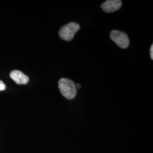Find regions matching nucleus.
<instances>
[{"label": "nucleus", "instance_id": "f257e3e1", "mask_svg": "<svg viewBox=\"0 0 153 153\" xmlns=\"http://www.w3.org/2000/svg\"><path fill=\"white\" fill-rule=\"evenodd\" d=\"M59 88L61 94L68 99H73L76 96V84L70 79L65 78L60 79L59 81Z\"/></svg>", "mask_w": 153, "mask_h": 153}, {"label": "nucleus", "instance_id": "f03ea898", "mask_svg": "<svg viewBox=\"0 0 153 153\" xmlns=\"http://www.w3.org/2000/svg\"><path fill=\"white\" fill-rule=\"evenodd\" d=\"M79 25L76 22H71L61 27L59 35L65 41H71L74 38L76 33L79 30Z\"/></svg>", "mask_w": 153, "mask_h": 153}, {"label": "nucleus", "instance_id": "6e6552de", "mask_svg": "<svg viewBox=\"0 0 153 153\" xmlns=\"http://www.w3.org/2000/svg\"><path fill=\"white\" fill-rule=\"evenodd\" d=\"M76 89H77V88H81V85L79 84H76Z\"/></svg>", "mask_w": 153, "mask_h": 153}, {"label": "nucleus", "instance_id": "7ed1b4c3", "mask_svg": "<svg viewBox=\"0 0 153 153\" xmlns=\"http://www.w3.org/2000/svg\"><path fill=\"white\" fill-rule=\"evenodd\" d=\"M110 38L121 48L126 49L129 45V40L126 33L113 30L110 33Z\"/></svg>", "mask_w": 153, "mask_h": 153}, {"label": "nucleus", "instance_id": "423d86ee", "mask_svg": "<svg viewBox=\"0 0 153 153\" xmlns=\"http://www.w3.org/2000/svg\"><path fill=\"white\" fill-rule=\"evenodd\" d=\"M5 84L2 82L1 80H0V91H3L5 89Z\"/></svg>", "mask_w": 153, "mask_h": 153}, {"label": "nucleus", "instance_id": "39448f33", "mask_svg": "<svg viewBox=\"0 0 153 153\" xmlns=\"http://www.w3.org/2000/svg\"><path fill=\"white\" fill-rule=\"evenodd\" d=\"M10 76L18 85H26L29 82V77L20 71L14 70L11 71Z\"/></svg>", "mask_w": 153, "mask_h": 153}, {"label": "nucleus", "instance_id": "20e7f679", "mask_svg": "<svg viewBox=\"0 0 153 153\" xmlns=\"http://www.w3.org/2000/svg\"><path fill=\"white\" fill-rule=\"evenodd\" d=\"M121 6L122 1L120 0H108L101 5V7L106 13H112L120 9Z\"/></svg>", "mask_w": 153, "mask_h": 153}, {"label": "nucleus", "instance_id": "0eeeda50", "mask_svg": "<svg viewBox=\"0 0 153 153\" xmlns=\"http://www.w3.org/2000/svg\"><path fill=\"white\" fill-rule=\"evenodd\" d=\"M150 57H151V59L153 60V45H152L151 47H150Z\"/></svg>", "mask_w": 153, "mask_h": 153}]
</instances>
